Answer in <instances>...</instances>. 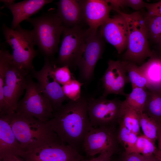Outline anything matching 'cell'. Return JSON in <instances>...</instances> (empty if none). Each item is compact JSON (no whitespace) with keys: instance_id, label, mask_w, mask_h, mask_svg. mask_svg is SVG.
I'll list each match as a JSON object with an SVG mask.
<instances>
[{"instance_id":"obj_37","label":"cell","mask_w":161,"mask_h":161,"mask_svg":"<svg viewBox=\"0 0 161 161\" xmlns=\"http://www.w3.org/2000/svg\"><path fill=\"white\" fill-rule=\"evenodd\" d=\"M18 157L15 156L10 155L4 157L0 161H18L19 160Z\"/></svg>"},{"instance_id":"obj_11","label":"cell","mask_w":161,"mask_h":161,"mask_svg":"<svg viewBox=\"0 0 161 161\" xmlns=\"http://www.w3.org/2000/svg\"><path fill=\"white\" fill-rule=\"evenodd\" d=\"M90 30L83 55L77 66L80 80L83 84H87L92 80L96 65L101 58L104 50L103 38L98 29Z\"/></svg>"},{"instance_id":"obj_4","label":"cell","mask_w":161,"mask_h":161,"mask_svg":"<svg viewBox=\"0 0 161 161\" xmlns=\"http://www.w3.org/2000/svg\"><path fill=\"white\" fill-rule=\"evenodd\" d=\"M2 29L6 42L12 48L14 64L27 75L34 68L33 61L38 54L33 30L23 28L20 24L13 29L5 24Z\"/></svg>"},{"instance_id":"obj_6","label":"cell","mask_w":161,"mask_h":161,"mask_svg":"<svg viewBox=\"0 0 161 161\" xmlns=\"http://www.w3.org/2000/svg\"><path fill=\"white\" fill-rule=\"evenodd\" d=\"M90 31L82 25L65 27L55 64L59 67L68 66L72 70L77 68Z\"/></svg>"},{"instance_id":"obj_21","label":"cell","mask_w":161,"mask_h":161,"mask_svg":"<svg viewBox=\"0 0 161 161\" xmlns=\"http://www.w3.org/2000/svg\"><path fill=\"white\" fill-rule=\"evenodd\" d=\"M148 95L143 113L158 123L161 122V89H148Z\"/></svg>"},{"instance_id":"obj_30","label":"cell","mask_w":161,"mask_h":161,"mask_svg":"<svg viewBox=\"0 0 161 161\" xmlns=\"http://www.w3.org/2000/svg\"><path fill=\"white\" fill-rule=\"evenodd\" d=\"M11 54L9 51L1 48L0 50V108L3 105L4 97L3 87L6 65L9 57Z\"/></svg>"},{"instance_id":"obj_26","label":"cell","mask_w":161,"mask_h":161,"mask_svg":"<svg viewBox=\"0 0 161 161\" xmlns=\"http://www.w3.org/2000/svg\"><path fill=\"white\" fill-rule=\"evenodd\" d=\"M144 21L148 39L157 43L161 35V16H144Z\"/></svg>"},{"instance_id":"obj_29","label":"cell","mask_w":161,"mask_h":161,"mask_svg":"<svg viewBox=\"0 0 161 161\" xmlns=\"http://www.w3.org/2000/svg\"><path fill=\"white\" fill-rule=\"evenodd\" d=\"M83 84L79 81L72 79L62 87L63 92L68 99L75 101L80 98L81 96V88Z\"/></svg>"},{"instance_id":"obj_18","label":"cell","mask_w":161,"mask_h":161,"mask_svg":"<svg viewBox=\"0 0 161 161\" xmlns=\"http://www.w3.org/2000/svg\"><path fill=\"white\" fill-rule=\"evenodd\" d=\"M84 0H60L56 3L57 13L65 27L82 25L84 21Z\"/></svg>"},{"instance_id":"obj_36","label":"cell","mask_w":161,"mask_h":161,"mask_svg":"<svg viewBox=\"0 0 161 161\" xmlns=\"http://www.w3.org/2000/svg\"><path fill=\"white\" fill-rule=\"evenodd\" d=\"M157 140L158 141V154L157 157L161 161V124L158 123L157 135Z\"/></svg>"},{"instance_id":"obj_15","label":"cell","mask_w":161,"mask_h":161,"mask_svg":"<svg viewBox=\"0 0 161 161\" xmlns=\"http://www.w3.org/2000/svg\"><path fill=\"white\" fill-rule=\"evenodd\" d=\"M101 80L103 89V96L106 97L111 94L126 95L124 88L130 81L123 61L109 60L107 68Z\"/></svg>"},{"instance_id":"obj_3","label":"cell","mask_w":161,"mask_h":161,"mask_svg":"<svg viewBox=\"0 0 161 161\" xmlns=\"http://www.w3.org/2000/svg\"><path fill=\"white\" fill-rule=\"evenodd\" d=\"M33 27L35 45L44 57L51 58L59 50L58 45L65 27L56 11L49 10L26 20Z\"/></svg>"},{"instance_id":"obj_28","label":"cell","mask_w":161,"mask_h":161,"mask_svg":"<svg viewBox=\"0 0 161 161\" xmlns=\"http://www.w3.org/2000/svg\"><path fill=\"white\" fill-rule=\"evenodd\" d=\"M138 114L140 126L143 134L155 143L157 140L158 123L145 113Z\"/></svg>"},{"instance_id":"obj_13","label":"cell","mask_w":161,"mask_h":161,"mask_svg":"<svg viewBox=\"0 0 161 161\" xmlns=\"http://www.w3.org/2000/svg\"><path fill=\"white\" fill-rule=\"evenodd\" d=\"M52 66L50 59L44 57L42 68L37 71L34 68L30 72L32 76L37 80L41 92L50 100L55 111L68 99L65 95L62 87L54 78L52 72Z\"/></svg>"},{"instance_id":"obj_7","label":"cell","mask_w":161,"mask_h":161,"mask_svg":"<svg viewBox=\"0 0 161 161\" xmlns=\"http://www.w3.org/2000/svg\"><path fill=\"white\" fill-rule=\"evenodd\" d=\"M27 86L23 97L19 101L16 112L31 116L44 122L53 117L54 110L50 100L41 92L38 82L31 75L26 76Z\"/></svg>"},{"instance_id":"obj_32","label":"cell","mask_w":161,"mask_h":161,"mask_svg":"<svg viewBox=\"0 0 161 161\" xmlns=\"http://www.w3.org/2000/svg\"><path fill=\"white\" fill-rule=\"evenodd\" d=\"M120 161H161L154 154L148 155L140 154H127L124 152L122 154Z\"/></svg>"},{"instance_id":"obj_17","label":"cell","mask_w":161,"mask_h":161,"mask_svg":"<svg viewBox=\"0 0 161 161\" xmlns=\"http://www.w3.org/2000/svg\"><path fill=\"white\" fill-rule=\"evenodd\" d=\"M112 8L106 0H84V21L91 30H96L109 18Z\"/></svg>"},{"instance_id":"obj_39","label":"cell","mask_w":161,"mask_h":161,"mask_svg":"<svg viewBox=\"0 0 161 161\" xmlns=\"http://www.w3.org/2000/svg\"><path fill=\"white\" fill-rule=\"evenodd\" d=\"M159 46V48H160V49L161 50V35L160 36L159 41L157 43Z\"/></svg>"},{"instance_id":"obj_5","label":"cell","mask_w":161,"mask_h":161,"mask_svg":"<svg viewBox=\"0 0 161 161\" xmlns=\"http://www.w3.org/2000/svg\"><path fill=\"white\" fill-rule=\"evenodd\" d=\"M117 12L124 17L128 28V44L123 56L124 61L140 64L153 56L154 53L149 45L143 15L139 11L131 14Z\"/></svg>"},{"instance_id":"obj_33","label":"cell","mask_w":161,"mask_h":161,"mask_svg":"<svg viewBox=\"0 0 161 161\" xmlns=\"http://www.w3.org/2000/svg\"><path fill=\"white\" fill-rule=\"evenodd\" d=\"M145 7L147 10V14L161 16V1L154 3H147Z\"/></svg>"},{"instance_id":"obj_35","label":"cell","mask_w":161,"mask_h":161,"mask_svg":"<svg viewBox=\"0 0 161 161\" xmlns=\"http://www.w3.org/2000/svg\"><path fill=\"white\" fill-rule=\"evenodd\" d=\"M114 153L111 151L103 152L96 157L90 160H83L82 161H111V157Z\"/></svg>"},{"instance_id":"obj_27","label":"cell","mask_w":161,"mask_h":161,"mask_svg":"<svg viewBox=\"0 0 161 161\" xmlns=\"http://www.w3.org/2000/svg\"><path fill=\"white\" fill-rule=\"evenodd\" d=\"M158 150L155 143L143 134L138 136L137 140L130 153L148 155L154 154L157 157Z\"/></svg>"},{"instance_id":"obj_24","label":"cell","mask_w":161,"mask_h":161,"mask_svg":"<svg viewBox=\"0 0 161 161\" xmlns=\"http://www.w3.org/2000/svg\"><path fill=\"white\" fill-rule=\"evenodd\" d=\"M123 61L132 89L136 87L147 88V81L140 66L131 62Z\"/></svg>"},{"instance_id":"obj_1","label":"cell","mask_w":161,"mask_h":161,"mask_svg":"<svg viewBox=\"0 0 161 161\" xmlns=\"http://www.w3.org/2000/svg\"><path fill=\"white\" fill-rule=\"evenodd\" d=\"M87 98L81 95L78 100H70L56 111L47 121L61 141L79 153L83 150L84 137L93 127L87 111Z\"/></svg>"},{"instance_id":"obj_23","label":"cell","mask_w":161,"mask_h":161,"mask_svg":"<svg viewBox=\"0 0 161 161\" xmlns=\"http://www.w3.org/2000/svg\"><path fill=\"white\" fill-rule=\"evenodd\" d=\"M146 88L136 87L127 94L124 101L138 113L143 112L148 95Z\"/></svg>"},{"instance_id":"obj_2","label":"cell","mask_w":161,"mask_h":161,"mask_svg":"<svg viewBox=\"0 0 161 161\" xmlns=\"http://www.w3.org/2000/svg\"><path fill=\"white\" fill-rule=\"evenodd\" d=\"M9 114L13 131L25 153L61 141L47 122L16 112Z\"/></svg>"},{"instance_id":"obj_14","label":"cell","mask_w":161,"mask_h":161,"mask_svg":"<svg viewBox=\"0 0 161 161\" xmlns=\"http://www.w3.org/2000/svg\"><path fill=\"white\" fill-rule=\"evenodd\" d=\"M99 30L103 38L114 46L118 54L126 49L128 28L126 21L121 14L110 17Z\"/></svg>"},{"instance_id":"obj_34","label":"cell","mask_w":161,"mask_h":161,"mask_svg":"<svg viewBox=\"0 0 161 161\" xmlns=\"http://www.w3.org/2000/svg\"><path fill=\"white\" fill-rule=\"evenodd\" d=\"M147 3L142 0H125V6L130 7L133 10H138L145 7Z\"/></svg>"},{"instance_id":"obj_22","label":"cell","mask_w":161,"mask_h":161,"mask_svg":"<svg viewBox=\"0 0 161 161\" xmlns=\"http://www.w3.org/2000/svg\"><path fill=\"white\" fill-rule=\"evenodd\" d=\"M119 119L131 132L138 136L142 134L138 113L124 100L122 102Z\"/></svg>"},{"instance_id":"obj_31","label":"cell","mask_w":161,"mask_h":161,"mask_svg":"<svg viewBox=\"0 0 161 161\" xmlns=\"http://www.w3.org/2000/svg\"><path fill=\"white\" fill-rule=\"evenodd\" d=\"M52 72L56 81L62 86L72 79L70 68L68 66L57 67L54 65L52 66Z\"/></svg>"},{"instance_id":"obj_20","label":"cell","mask_w":161,"mask_h":161,"mask_svg":"<svg viewBox=\"0 0 161 161\" xmlns=\"http://www.w3.org/2000/svg\"><path fill=\"white\" fill-rule=\"evenodd\" d=\"M140 67L148 82V89H161V55H154Z\"/></svg>"},{"instance_id":"obj_41","label":"cell","mask_w":161,"mask_h":161,"mask_svg":"<svg viewBox=\"0 0 161 161\" xmlns=\"http://www.w3.org/2000/svg\"><path fill=\"white\" fill-rule=\"evenodd\" d=\"M160 123L161 124V122Z\"/></svg>"},{"instance_id":"obj_38","label":"cell","mask_w":161,"mask_h":161,"mask_svg":"<svg viewBox=\"0 0 161 161\" xmlns=\"http://www.w3.org/2000/svg\"><path fill=\"white\" fill-rule=\"evenodd\" d=\"M15 0H1L0 2H3L4 5H7L13 4L14 3Z\"/></svg>"},{"instance_id":"obj_19","label":"cell","mask_w":161,"mask_h":161,"mask_svg":"<svg viewBox=\"0 0 161 161\" xmlns=\"http://www.w3.org/2000/svg\"><path fill=\"white\" fill-rule=\"evenodd\" d=\"M53 1L52 0H25L7 5H3L1 8H7L11 12L13 20L11 28L15 29L22 21L30 18L44 6Z\"/></svg>"},{"instance_id":"obj_40","label":"cell","mask_w":161,"mask_h":161,"mask_svg":"<svg viewBox=\"0 0 161 161\" xmlns=\"http://www.w3.org/2000/svg\"><path fill=\"white\" fill-rule=\"evenodd\" d=\"M18 161H22L20 159L18 160Z\"/></svg>"},{"instance_id":"obj_9","label":"cell","mask_w":161,"mask_h":161,"mask_svg":"<svg viewBox=\"0 0 161 161\" xmlns=\"http://www.w3.org/2000/svg\"><path fill=\"white\" fill-rule=\"evenodd\" d=\"M123 101L115 98L109 99L102 96L87 98V111L93 127L117 126Z\"/></svg>"},{"instance_id":"obj_16","label":"cell","mask_w":161,"mask_h":161,"mask_svg":"<svg viewBox=\"0 0 161 161\" xmlns=\"http://www.w3.org/2000/svg\"><path fill=\"white\" fill-rule=\"evenodd\" d=\"M24 153L13 131L9 114L0 115V160L10 155L22 157Z\"/></svg>"},{"instance_id":"obj_10","label":"cell","mask_w":161,"mask_h":161,"mask_svg":"<svg viewBox=\"0 0 161 161\" xmlns=\"http://www.w3.org/2000/svg\"><path fill=\"white\" fill-rule=\"evenodd\" d=\"M117 129L116 126L93 127L83 140V150L86 155L93 157L105 152H117L121 145L117 139Z\"/></svg>"},{"instance_id":"obj_8","label":"cell","mask_w":161,"mask_h":161,"mask_svg":"<svg viewBox=\"0 0 161 161\" xmlns=\"http://www.w3.org/2000/svg\"><path fill=\"white\" fill-rule=\"evenodd\" d=\"M27 75L14 64L11 54L6 65L3 87L4 101L0 115L16 112L19 99L26 89Z\"/></svg>"},{"instance_id":"obj_25","label":"cell","mask_w":161,"mask_h":161,"mask_svg":"<svg viewBox=\"0 0 161 161\" xmlns=\"http://www.w3.org/2000/svg\"><path fill=\"white\" fill-rule=\"evenodd\" d=\"M117 137L121 146L124 149V152L129 154L134 145L138 136L129 131L120 120L118 121Z\"/></svg>"},{"instance_id":"obj_12","label":"cell","mask_w":161,"mask_h":161,"mask_svg":"<svg viewBox=\"0 0 161 161\" xmlns=\"http://www.w3.org/2000/svg\"><path fill=\"white\" fill-rule=\"evenodd\" d=\"M22 157L27 161H82L84 160L80 154L61 141L26 152Z\"/></svg>"},{"instance_id":"obj_42","label":"cell","mask_w":161,"mask_h":161,"mask_svg":"<svg viewBox=\"0 0 161 161\" xmlns=\"http://www.w3.org/2000/svg\"></svg>"}]
</instances>
